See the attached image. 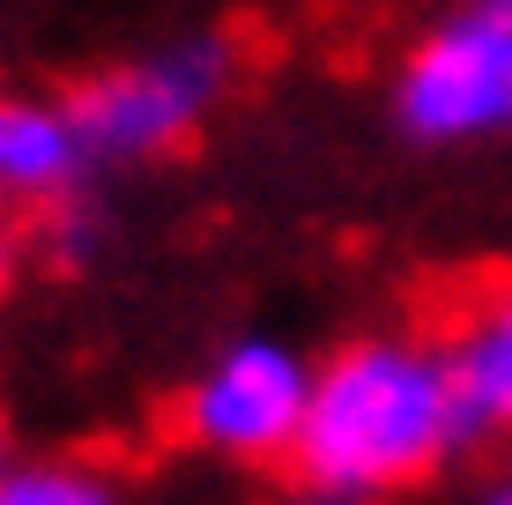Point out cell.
<instances>
[{
	"label": "cell",
	"mask_w": 512,
	"mask_h": 505,
	"mask_svg": "<svg viewBox=\"0 0 512 505\" xmlns=\"http://www.w3.org/2000/svg\"><path fill=\"white\" fill-rule=\"evenodd\" d=\"M305 409H312V379L290 357L282 350H238L186 394L179 431L216 446V454H238V461H275V454H297Z\"/></svg>",
	"instance_id": "4"
},
{
	"label": "cell",
	"mask_w": 512,
	"mask_h": 505,
	"mask_svg": "<svg viewBox=\"0 0 512 505\" xmlns=\"http://www.w3.org/2000/svg\"><path fill=\"white\" fill-rule=\"evenodd\" d=\"M490 505H512V483H505V491H498V498H490Z\"/></svg>",
	"instance_id": "9"
},
{
	"label": "cell",
	"mask_w": 512,
	"mask_h": 505,
	"mask_svg": "<svg viewBox=\"0 0 512 505\" xmlns=\"http://www.w3.org/2000/svg\"><path fill=\"white\" fill-rule=\"evenodd\" d=\"M401 119L416 134H483L512 119V0H475L409 60Z\"/></svg>",
	"instance_id": "2"
},
{
	"label": "cell",
	"mask_w": 512,
	"mask_h": 505,
	"mask_svg": "<svg viewBox=\"0 0 512 505\" xmlns=\"http://www.w3.org/2000/svg\"><path fill=\"white\" fill-rule=\"evenodd\" d=\"M0 505H112V498L90 476H75V468H30V476L0 483Z\"/></svg>",
	"instance_id": "7"
},
{
	"label": "cell",
	"mask_w": 512,
	"mask_h": 505,
	"mask_svg": "<svg viewBox=\"0 0 512 505\" xmlns=\"http://www.w3.org/2000/svg\"><path fill=\"white\" fill-rule=\"evenodd\" d=\"M461 431L475 424L461 387H453L446 350L364 342L312 379L297 468L320 491H401V483L431 476Z\"/></svg>",
	"instance_id": "1"
},
{
	"label": "cell",
	"mask_w": 512,
	"mask_h": 505,
	"mask_svg": "<svg viewBox=\"0 0 512 505\" xmlns=\"http://www.w3.org/2000/svg\"><path fill=\"white\" fill-rule=\"evenodd\" d=\"M446 364L468 402V424L505 431L512 424V275H483L475 283L468 312L446 335Z\"/></svg>",
	"instance_id": "5"
},
{
	"label": "cell",
	"mask_w": 512,
	"mask_h": 505,
	"mask_svg": "<svg viewBox=\"0 0 512 505\" xmlns=\"http://www.w3.org/2000/svg\"><path fill=\"white\" fill-rule=\"evenodd\" d=\"M82 134L67 127V112H30V104H0V186L15 194H45L67 179Z\"/></svg>",
	"instance_id": "6"
},
{
	"label": "cell",
	"mask_w": 512,
	"mask_h": 505,
	"mask_svg": "<svg viewBox=\"0 0 512 505\" xmlns=\"http://www.w3.org/2000/svg\"><path fill=\"white\" fill-rule=\"evenodd\" d=\"M8 275H15V231L0 223V290H8Z\"/></svg>",
	"instance_id": "8"
},
{
	"label": "cell",
	"mask_w": 512,
	"mask_h": 505,
	"mask_svg": "<svg viewBox=\"0 0 512 505\" xmlns=\"http://www.w3.org/2000/svg\"><path fill=\"white\" fill-rule=\"evenodd\" d=\"M223 90V52L193 45L179 60H149V67H119L97 75L67 97V127L82 134V149H112V156H149L193 134V119L216 104Z\"/></svg>",
	"instance_id": "3"
}]
</instances>
